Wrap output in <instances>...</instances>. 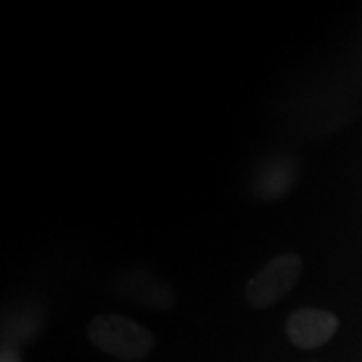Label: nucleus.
<instances>
[{
  "instance_id": "nucleus-1",
  "label": "nucleus",
  "mask_w": 362,
  "mask_h": 362,
  "mask_svg": "<svg viewBox=\"0 0 362 362\" xmlns=\"http://www.w3.org/2000/svg\"><path fill=\"white\" fill-rule=\"evenodd\" d=\"M89 338L101 352L125 362L141 361L156 346V337L147 326L121 314L95 316L89 324Z\"/></svg>"
},
{
  "instance_id": "nucleus-2",
  "label": "nucleus",
  "mask_w": 362,
  "mask_h": 362,
  "mask_svg": "<svg viewBox=\"0 0 362 362\" xmlns=\"http://www.w3.org/2000/svg\"><path fill=\"white\" fill-rule=\"evenodd\" d=\"M302 274L298 254H280L258 270L246 286V302L252 308H270L296 286Z\"/></svg>"
},
{
  "instance_id": "nucleus-3",
  "label": "nucleus",
  "mask_w": 362,
  "mask_h": 362,
  "mask_svg": "<svg viewBox=\"0 0 362 362\" xmlns=\"http://www.w3.org/2000/svg\"><path fill=\"white\" fill-rule=\"evenodd\" d=\"M338 320L332 312L302 308L286 322V334L298 349H320L337 334Z\"/></svg>"
},
{
  "instance_id": "nucleus-4",
  "label": "nucleus",
  "mask_w": 362,
  "mask_h": 362,
  "mask_svg": "<svg viewBox=\"0 0 362 362\" xmlns=\"http://www.w3.org/2000/svg\"><path fill=\"white\" fill-rule=\"evenodd\" d=\"M0 362H23V358H21V354L14 349L4 346V349H2V354H0Z\"/></svg>"
}]
</instances>
